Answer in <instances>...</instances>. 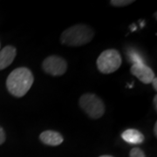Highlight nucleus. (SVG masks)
<instances>
[{
  "label": "nucleus",
  "instance_id": "nucleus-12",
  "mask_svg": "<svg viewBox=\"0 0 157 157\" xmlns=\"http://www.w3.org/2000/svg\"><path fill=\"white\" fill-rule=\"evenodd\" d=\"M130 60L133 62L134 64H141V63H144L143 60H142V59L140 58V55H138L135 52H131L130 53Z\"/></svg>",
  "mask_w": 157,
  "mask_h": 157
},
{
  "label": "nucleus",
  "instance_id": "nucleus-17",
  "mask_svg": "<svg viewBox=\"0 0 157 157\" xmlns=\"http://www.w3.org/2000/svg\"><path fill=\"white\" fill-rule=\"evenodd\" d=\"M99 157H113L112 155H101V156Z\"/></svg>",
  "mask_w": 157,
  "mask_h": 157
},
{
  "label": "nucleus",
  "instance_id": "nucleus-11",
  "mask_svg": "<svg viewBox=\"0 0 157 157\" xmlns=\"http://www.w3.org/2000/svg\"><path fill=\"white\" fill-rule=\"evenodd\" d=\"M129 157H147L143 150L139 147H134L130 150Z\"/></svg>",
  "mask_w": 157,
  "mask_h": 157
},
{
  "label": "nucleus",
  "instance_id": "nucleus-4",
  "mask_svg": "<svg viewBox=\"0 0 157 157\" xmlns=\"http://www.w3.org/2000/svg\"><path fill=\"white\" fill-rule=\"evenodd\" d=\"M121 56L115 49L103 51L96 60L98 70L104 74H110L116 72L121 67Z\"/></svg>",
  "mask_w": 157,
  "mask_h": 157
},
{
  "label": "nucleus",
  "instance_id": "nucleus-3",
  "mask_svg": "<svg viewBox=\"0 0 157 157\" xmlns=\"http://www.w3.org/2000/svg\"><path fill=\"white\" fill-rule=\"evenodd\" d=\"M80 108L84 111L91 119H100L105 113V104L99 96L94 94H82L78 100Z\"/></svg>",
  "mask_w": 157,
  "mask_h": 157
},
{
  "label": "nucleus",
  "instance_id": "nucleus-8",
  "mask_svg": "<svg viewBox=\"0 0 157 157\" xmlns=\"http://www.w3.org/2000/svg\"><path fill=\"white\" fill-rule=\"evenodd\" d=\"M17 55V49L12 45H6L0 50V70L7 68Z\"/></svg>",
  "mask_w": 157,
  "mask_h": 157
},
{
  "label": "nucleus",
  "instance_id": "nucleus-7",
  "mask_svg": "<svg viewBox=\"0 0 157 157\" xmlns=\"http://www.w3.org/2000/svg\"><path fill=\"white\" fill-rule=\"evenodd\" d=\"M39 140L47 146H59L64 141V138L60 133L53 130H45L39 135Z\"/></svg>",
  "mask_w": 157,
  "mask_h": 157
},
{
  "label": "nucleus",
  "instance_id": "nucleus-10",
  "mask_svg": "<svg viewBox=\"0 0 157 157\" xmlns=\"http://www.w3.org/2000/svg\"><path fill=\"white\" fill-rule=\"evenodd\" d=\"M134 2V0H112L110 1V4L115 7H125L133 4Z\"/></svg>",
  "mask_w": 157,
  "mask_h": 157
},
{
  "label": "nucleus",
  "instance_id": "nucleus-9",
  "mask_svg": "<svg viewBox=\"0 0 157 157\" xmlns=\"http://www.w3.org/2000/svg\"><path fill=\"white\" fill-rule=\"evenodd\" d=\"M121 137L128 144H140L145 140L143 134L140 133L137 129L134 128L125 130L121 135Z\"/></svg>",
  "mask_w": 157,
  "mask_h": 157
},
{
  "label": "nucleus",
  "instance_id": "nucleus-18",
  "mask_svg": "<svg viewBox=\"0 0 157 157\" xmlns=\"http://www.w3.org/2000/svg\"><path fill=\"white\" fill-rule=\"evenodd\" d=\"M0 46H1V45H0Z\"/></svg>",
  "mask_w": 157,
  "mask_h": 157
},
{
  "label": "nucleus",
  "instance_id": "nucleus-2",
  "mask_svg": "<svg viewBox=\"0 0 157 157\" xmlns=\"http://www.w3.org/2000/svg\"><path fill=\"white\" fill-rule=\"evenodd\" d=\"M94 36V31L89 25L78 24L65 30L60 35V42L67 46H81L90 43Z\"/></svg>",
  "mask_w": 157,
  "mask_h": 157
},
{
  "label": "nucleus",
  "instance_id": "nucleus-16",
  "mask_svg": "<svg viewBox=\"0 0 157 157\" xmlns=\"http://www.w3.org/2000/svg\"><path fill=\"white\" fill-rule=\"evenodd\" d=\"M154 134H155V136L157 137V122H155L154 126Z\"/></svg>",
  "mask_w": 157,
  "mask_h": 157
},
{
  "label": "nucleus",
  "instance_id": "nucleus-5",
  "mask_svg": "<svg viewBox=\"0 0 157 157\" xmlns=\"http://www.w3.org/2000/svg\"><path fill=\"white\" fill-rule=\"evenodd\" d=\"M42 69L52 76H61L67 70V61L58 55H51L45 58L42 63Z\"/></svg>",
  "mask_w": 157,
  "mask_h": 157
},
{
  "label": "nucleus",
  "instance_id": "nucleus-13",
  "mask_svg": "<svg viewBox=\"0 0 157 157\" xmlns=\"http://www.w3.org/2000/svg\"><path fill=\"white\" fill-rule=\"evenodd\" d=\"M6 135L5 130L3 129L2 127H0V145H2L5 141H6Z\"/></svg>",
  "mask_w": 157,
  "mask_h": 157
},
{
  "label": "nucleus",
  "instance_id": "nucleus-15",
  "mask_svg": "<svg viewBox=\"0 0 157 157\" xmlns=\"http://www.w3.org/2000/svg\"><path fill=\"white\" fill-rule=\"evenodd\" d=\"M153 104H154V107H155V110H157V95H155L154 97V100H153Z\"/></svg>",
  "mask_w": 157,
  "mask_h": 157
},
{
  "label": "nucleus",
  "instance_id": "nucleus-1",
  "mask_svg": "<svg viewBox=\"0 0 157 157\" xmlns=\"http://www.w3.org/2000/svg\"><path fill=\"white\" fill-rule=\"evenodd\" d=\"M34 77L27 67L14 69L6 79V87L11 95L17 98L25 96L33 84Z\"/></svg>",
  "mask_w": 157,
  "mask_h": 157
},
{
  "label": "nucleus",
  "instance_id": "nucleus-14",
  "mask_svg": "<svg viewBox=\"0 0 157 157\" xmlns=\"http://www.w3.org/2000/svg\"><path fill=\"white\" fill-rule=\"evenodd\" d=\"M151 83H152V85H153V87H154V89L156 91L157 90V78H156V77L153 79V81H152Z\"/></svg>",
  "mask_w": 157,
  "mask_h": 157
},
{
  "label": "nucleus",
  "instance_id": "nucleus-6",
  "mask_svg": "<svg viewBox=\"0 0 157 157\" xmlns=\"http://www.w3.org/2000/svg\"><path fill=\"white\" fill-rule=\"evenodd\" d=\"M130 73L140 79L143 84H150L153 79L155 78L154 71L144 63L133 64L130 68Z\"/></svg>",
  "mask_w": 157,
  "mask_h": 157
}]
</instances>
